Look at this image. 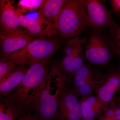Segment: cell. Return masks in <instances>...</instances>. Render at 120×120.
<instances>
[{"label": "cell", "instance_id": "6da1fadb", "mask_svg": "<svg viewBox=\"0 0 120 120\" xmlns=\"http://www.w3.org/2000/svg\"><path fill=\"white\" fill-rule=\"evenodd\" d=\"M50 58L30 66L23 80L8 98L24 113L36 112L42 90L49 71Z\"/></svg>", "mask_w": 120, "mask_h": 120}, {"label": "cell", "instance_id": "7a4b0ae2", "mask_svg": "<svg viewBox=\"0 0 120 120\" xmlns=\"http://www.w3.org/2000/svg\"><path fill=\"white\" fill-rule=\"evenodd\" d=\"M69 82L68 77L61 70L60 61L53 63L46 78L39 106L34 113L38 120H56L60 97L65 86Z\"/></svg>", "mask_w": 120, "mask_h": 120}, {"label": "cell", "instance_id": "3957f363", "mask_svg": "<svg viewBox=\"0 0 120 120\" xmlns=\"http://www.w3.org/2000/svg\"><path fill=\"white\" fill-rule=\"evenodd\" d=\"M89 27L86 0H68L56 26L61 38L68 39L79 36Z\"/></svg>", "mask_w": 120, "mask_h": 120}, {"label": "cell", "instance_id": "277c9868", "mask_svg": "<svg viewBox=\"0 0 120 120\" xmlns=\"http://www.w3.org/2000/svg\"><path fill=\"white\" fill-rule=\"evenodd\" d=\"M83 55L84 61L97 67L109 64L116 52L109 34L103 30L92 29L86 38Z\"/></svg>", "mask_w": 120, "mask_h": 120}, {"label": "cell", "instance_id": "5b68a950", "mask_svg": "<svg viewBox=\"0 0 120 120\" xmlns=\"http://www.w3.org/2000/svg\"><path fill=\"white\" fill-rule=\"evenodd\" d=\"M60 44V41L57 39L37 38L11 54L5 60H12L19 66H30L46 58H50L59 49Z\"/></svg>", "mask_w": 120, "mask_h": 120}, {"label": "cell", "instance_id": "8992f818", "mask_svg": "<svg viewBox=\"0 0 120 120\" xmlns=\"http://www.w3.org/2000/svg\"><path fill=\"white\" fill-rule=\"evenodd\" d=\"M37 38L26 30L19 27L0 30V60H5L11 54L25 47Z\"/></svg>", "mask_w": 120, "mask_h": 120}, {"label": "cell", "instance_id": "52a82bcc", "mask_svg": "<svg viewBox=\"0 0 120 120\" xmlns=\"http://www.w3.org/2000/svg\"><path fill=\"white\" fill-rule=\"evenodd\" d=\"M95 96L109 106L120 93V64L110 66L94 91Z\"/></svg>", "mask_w": 120, "mask_h": 120}, {"label": "cell", "instance_id": "ba28073f", "mask_svg": "<svg viewBox=\"0 0 120 120\" xmlns=\"http://www.w3.org/2000/svg\"><path fill=\"white\" fill-rule=\"evenodd\" d=\"M20 26L31 36L38 38L52 39L57 35L58 31L53 23L39 16H30L16 12Z\"/></svg>", "mask_w": 120, "mask_h": 120}, {"label": "cell", "instance_id": "9c48e42d", "mask_svg": "<svg viewBox=\"0 0 120 120\" xmlns=\"http://www.w3.org/2000/svg\"><path fill=\"white\" fill-rule=\"evenodd\" d=\"M90 26L92 29L103 30L107 28L113 20L110 12L98 0H86Z\"/></svg>", "mask_w": 120, "mask_h": 120}, {"label": "cell", "instance_id": "30bf717a", "mask_svg": "<svg viewBox=\"0 0 120 120\" xmlns=\"http://www.w3.org/2000/svg\"><path fill=\"white\" fill-rule=\"evenodd\" d=\"M79 102L82 109V120H95L109 107L95 95L80 99Z\"/></svg>", "mask_w": 120, "mask_h": 120}, {"label": "cell", "instance_id": "8fae6325", "mask_svg": "<svg viewBox=\"0 0 120 120\" xmlns=\"http://www.w3.org/2000/svg\"><path fill=\"white\" fill-rule=\"evenodd\" d=\"M0 30L19 28L20 24L13 0H0Z\"/></svg>", "mask_w": 120, "mask_h": 120}, {"label": "cell", "instance_id": "7c38bea8", "mask_svg": "<svg viewBox=\"0 0 120 120\" xmlns=\"http://www.w3.org/2000/svg\"><path fill=\"white\" fill-rule=\"evenodd\" d=\"M105 74L100 71L98 67L87 64H84L75 74L70 86L73 90L86 82L94 80L100 81Z\"/></svg>", "mask_w": 120, "mask_h": 120}, {"label": "cell", "instance_id": "4fadbf2b", "mask_svg": "<svg viewBox=\"0 0 120 120\" xmlns=\"http://www.w3.org/2000/svg\"><path fill=\"white\" fill-rule=\"evenodd\" d=\"M26 66H19L6 78L0 80L1 97H8L22 82L28 71Z\"/></svg>", "mask_w": 120, "mask_h": 120}, {"label": "cell", "instance_id": "5bb4252c", "mask_svg": "<svg viewBox=\"0 0 120 120\" xmlns=\"http://www.w3.org/2000/svg\"><path fill=\"white\" fill-rule=\"evenodd\" d=\"M82 51V47H80L73 56H64L60 61L61 70L68 78L69 84L76 72L84 64Z\"/></svg>", "mask_w": 120, "mask_h": 120}, {"label": "cell", "instance_id": "9a60e30c", "mask_svg": "<svg viewBox=\"0 0 120 120\" xmlns=\"http://www.w3.org/2000/svg\"><path fill=\"white\" fill-rule=\"evenodd\" d=\"M68 0H42L37 13L39 16L56 25L60 13Z\"/></svg>", "mask_w": 120, "mask_h": 120}, {"label": "cell", "instance_id": "2e32d148", "mask_svg": "<svg viewBox=\"0 0 120 120\" xmlns=\"http://www.w3.org/2000/svg\"><path fill=\"white\" fill-rule=\"evenodd\" d=\"M24 114L8 98L1 97L0 120H17Z\"/></svg>", "mask_w": 120, "mask_h": 120}, {"label": "cell", "instance_id": "e0dca14e", "mask_svg": "<svg viewBox=\"0 0 120 120\" xmlns=\"http://www.w3.org/2000/svg\"><path fill=\"white\" fill-rule=\"evenodd\" d=\"M42 0H20L16 7V11L20 14L34 12L39 9Z\"/></svg>", "mask_w": 120, "mask_h": 120}, {"label": "cell", "instance_id": "ac0fdd59", "mask_svg": "<svg viewBox=\"0 0 120 120\" xmlns=\"http://www.w3.org/2000/svg\"><path fill=\"white\" fill-rule=\"evenodd\" d=\"M110 38L116 52V56L120 60V24L112 20L107 27Z\"/></svg>", "mask_w": 120, "mask_h": 120}, {"label": "cell", "instance_id": "d6986e66", "mask_svg": "<svg viewBox=\"0 0 120 120\" xmlns=\"http://www.w3.org/2000/svg\"><path fill=\"white\" fill-rule=\"evenodd\" d=\"M101 81V80H100ZM99 81L94 80L83 84L79 87L72 90L75 91L78 98L80 99L92 96L93 92L97 87Z\"/></svg>", "mask_w": 120, "mask_h": 120}, {"label": "cell", "instance_id": "ffe728a7", "mask_svg": "<svg viewBox=\"0 0 120 120\" xmlns=\"http://www.w3.org/2000/svg\"><path fill=\"white\" fill-rule=\"evenodd\" d=\"M86 40V38H81L79 36L70 39L63 49L64 56H73L79 47L84 45Z\"/></svg>", "mask_w": 120, "mask_h": 120}, {"label": "cell", "instance_id": "44dd1931", "mask_svg": "<svg viewBox=\"0 0 120 120\" xmlns=\"http://www.w3.org/2000/svg\"><path fill=\"white\" fill-rule=\"evenodd\" d=\"M16 64L11 60H3L0 61V80L6 78L17 68Z\"/></svg>", "mask_w": 120, "mask_h": 120}, {"label": "cell", "instance_id": "7402d4cb", "mask_svg": "<svg viewBox=\"0 0 120 120\" xmlns=\"http://www.w3.org/2000/svg\"><path fill=\"white\" fill-rule=\"evenodd\" d=\"M109 107L112 109L115 112V116L116 120H120V98H115Z\"/></svg>", "mask_w": 120, "mask_h": 120}, {"label": "cell", "instance_id": "603a6c76", "mask_svg": "<svg viewBox=\"0 0 120 120\" xmlns=\"http://www.w3.org/2000/svg\"><path fill=\"white\" fill-rule=\"evenodd\" d=\"M111 12L120 17V0H110Z\"/></svg>", "mask_w": 120, "mask_h": 120}, {"label": "cell", "instance_id": "cb8c5ba5", "mask_svg": "<svg viewBox=\"0 0 120 120\" xmlns=\"http://www.w3.org/2000/svg\"><path fill=\"white\" fill-rule=\"evenodd\" d=\"M17 120H38L34 114L26 113L21 116Z\"/></svg>", "mask_w": 120, "mask_h": 120}, {"label": "cell", "instance_id": "d4e9b609", "mask_svg": "<svg viewBox=\"0 0 120 120\" xmlns=\"http://www.w3.org/2000/svg\"><path fill=\"white\" fill-rule=\"evenodd\" d=\"M97 120H118L116 118H110L105 115L104 114L99 116L97 118Z\"/></svg>", "mask_w": 120, "mask_h": 120}, {"label": "cell", "instance_id": "484cf974", "mask_svg": "<svg viewBox=\"0 0 120 120\" xmlns=\"http://www.w3.org/2000/svg\"><path fill=\"white\" fill-rule=\"evenodd\" d=\"M119 97H120V94H119Z\"/></svg>", "mask_w": 120, "mask_h": 120}, {"label": "cell", "instance_id": "4316f807", "mask_svg": "<svg viewBox=\"0 0 120 120\" xmlns=\"http://www.w3.org/2000/svg\"></svg>", "mask_w": 120, "mask_h": 120}]
</instances>
